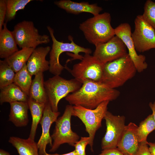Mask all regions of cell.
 <instances>
[{
    "instance_id": "cell-1",
    "label": "cell",
    "mask_w": 155,
    "mask_h": 155,
    "mask_svg": "<svg viewBox=\"0 0 155 155\" xmlns=\"http://www.w3.org/2000/svg\"><path fill=\"white\" fill-rule=\"evenodd\" d=\"M120 94L119 90L102 83L87 81L82 83L78 90L65 98L72 106H80L92 109L104 101L115 100Z\"/></svg>"
},
{
    "instance_id": "cell-2",
    "label": "cell",
    "mask_w": 155,
    "mask_h": 155,
    "mask_svg": "<svg viewBox=\"0 0 155 155\" xmlns=\"http://www.w3.org/2000/svg\"><path fill=\"white\" fill-rule=\"evenodd\" d=\"M111 21L110 13L104 12L87 19L80 24L79 28L87 40L96 46L107 42L115 35Z\"/></svg>"
},
{
    "instance_id": "cell-3",
    "label": "cell",
    "mask_w": 155,
    "mask_h": 155,
    "mask_svg": "<svg viewBox=\"0 0 155 155\" xmlns=\"http://www.w3.org/2000/svg\"><path fill=\"white\" fill-rule=\"evenodd\" d=\"M137 71L128 54L104 65L102 83L115 89L133 78Z\"/></svg>"
},
{
    "instance_id": "cell-4",
    "label": "cell",
    "mask_w": 155,
    "mask_h": 155,
    "mask_svg": "<svg viewBox=\"0 0 155 155\" xmlns=\"http://www.w3.org/2000/svg\"><path fill=\"white\" fill-rule=\"evenodd\" d=\"M52 41L51 49L49 52V71L55 75H59L64 68L66 67L63 66L59 62L60 55L64 52H71L73 53L74 59L81 60L83 56L79 54L80 53L85 54H90L92 52L90 48H86L80 46L75 43L73 38L71 36L69 38L71 42H63L57 40L55 37L53 29L49 26H47Z\"/></svg>"
},
{
    "instance_id": "cell-5",
    "label": "cell",
    "mask_w": 155,
    "mask_h": 155,
    "mask_svg": "<svg viewBox=\"0 0 155 155\" xmlns=\"http://www.w3.org/2000/svg\"><path fill=\"white\" fill-rule=\"evenodd\" d=\"M44 84L48 102L52 110L56 112L59 101L78 90L82 83L75 78L67 80L55 75L44 82Z\"/></svg>"
},
{
    "instance_id": "cell-6",
    "label": "cell",
    "mask_w": 155,
    "mask_h": 155,
    "mask_svg": "<svg viewBox=\"0 0 155 155\" xmlns=\"http://www.w3.org/2000/svg\"><path fill=\"white\" fill-rule=\"evenodd\" d=\"M109 102L104 101L92 109L80 106H73L72 116L78 118L84 125L90 138L89 145L92 152H94V141L96 133L101 127L102 121L108 111Z\"/></svg>"
},
{
    "instance_id": "cell-7",
    "label": "cell",
    "mask_w": 155,
    "mask_h": 155,
    "mask_svg": "<svg viewBox=\"0 0 155 155\" xmlns=\"http://www.w3.org/2000/svg\"><path fill=\"white\" fill-rule=\"evenodd\" d=\"M73 106L67 105L63 115L55 122V129L51 137L52 145L49 151L54 152L62 144L65 143L74 147L79 140L80 136L71 129V119Z\"/></svg>"
},
{
    "instance_id": "cell-8",
    "label": "cell",
    "mask_w": 155,
    "mask_h": 155,
    "mask_svg": "<svg viewBox=\"0 0 155 155\" xmlns=\"http://www.w3.org/2000/svg\"><path fill=\"white\" fill-rule=\"evenodd\" d=\"M16 42L21 48H36L38 45L50 41L46 34L41 35L31 21L24 20L15 25L12 31Z\"/></svg>"
},
{
    "instance_id": "cell-9",
    "label": "cell",
    "mask_w": 155,
    "mask_h": 155,
    "mask_svg": "<svg viewBox=\"0 0 155 155\" xmlns=\"http://www.w3.org/2000/svg\"><path fill=\"white\" fill-rule=\"evenodd\" d=\"M103 66L93 55L86 54L72 69H67L74 78L82 83L87 81L102 83Z\"/></svg>"
},
{
    "instance_id": "cell-10",
    "label": "cell",
    "mask_w": 155,
    "mask_h": 155,
    "mask_svg": "<svg viewBox=\"0 0 155 155\" xmlns=\"http://www.w3.org/2000/svg\"><path fill=\"white\" fill-rule=\"evenodd\" d=\"M131 38L137 51L142 53L155 49V30L142 15L137 16Z\"/></svg>"
},
{
    "instance_id": "cell-11",
    "label": "cell",
    "mask_w": 155,
    "mask_h": 155,
    "mask_svg": "<svg viewBox=\"0 0 155 155\" xmlns=\"http://www.w3.org/2000/svg\"><path fill=\"white\" fill-rule=\"evenodd\" d=\"M106 126V132L101 142L102 150L117 148L125 127V117L115 115L107 111L104 117Z\"/></svg>"
},
{
    "instance_id": "cell-12",
    "label": "cell",
    "mask_w": 155,
    "mask_h": 155,
    "mask_svg": "<svg viewBox=\"0 0 155 155\" xmlns=\"http://www.w3.org/2000/svg\"><path fill=\"white\" fill-rule=\"evenodd\" d=\"M95 46L93 55L104 65L128 54L124 43L116 35L107 42Z\"/></svg>"
},
{
    "instance_id": "cell-13",
    "label": "cell",
    "mask_w": 155,
    "mask_h": 155,
    "mask_svg": "<svg viewBox=\"0 0 155 155\" xmlns=\"http://www.w3.org/2000/svg\"><path fill=\"white\" fill-rule=\"evenodd\" d=\"M115 35L120 38L128 51V53L137 70L140 73L147 68L148 65L144 55L137 53L131 35V28L128 23H121L115 28Z\"/></svg>"
},
{
    "instance_id": "cell-14",
    "label": "cell",
    "mask_w": 155,
    "mask_h": 155,
    "mask_svg": "<svg viewBox=\"0 0 155 155\" xmlns=\"http://www.w3.org/2000/svg\"><path fill=\"white\" fill-rule=\"evenodd\" d=\"M60 114L59 112L53 111L48 102L46 104L42 117L40 122L42 127L41 135L37 143L39 155L46 154L47 145L51 147L52 145L53 140L50 131L52 124L55 122Z\"/></svg>"
},
{
    "instance_id": "cell-15",
    "label": "cell",
    "mask_w": 155,
    "mask_h": 155,
    "mask_svg": "<svg viewBox=\"0 0 155 155\" xmlns=\"http://www.w3.org/2000/svg\"><path fill=\"white\" fill-rule=\"evenodd\" d=\"M138 126L130 122L126 125L117 148L125 155H136L140 143L137 134Z\"/></svg>"
},
{
    "instance_id": "cell-16",
    "label": "cell",
    "mask_w": 155,
    "mask_h": 155,
    "mask_svg": "<svg viewBox=\"0 0 155 155\" xmlns=\"http://www.w3.org/2000/svg\"><path fill=\"white\" fill-rule=\"evenodd\" d=\"M51 50V47L48 46L34 49L26 64L28 71L31 75L49 70V63L46 58Z\"/></svg>"
},
{
    "instance_id": "cell-17",
    "label": "cell",
    "mask_w": 155,
    "mask_h": 155,
    "mask_svg": "<svg viewBox=\"0 0 155 155\" xmlns=\"http://www.w3.org/2000/svg\"><path fill=\"white\" fill-rule=\"evenodd\" d=\"M54 3L68 13L76 15L87 12L95 16L100 14L102 10V7L96 3L90 4L86 2H77L70 0H61L55 1Z\"/></svg>"
},
{
    "instance_id": "cell-18",
    "label": "cell",
    "mask_w": 155,
    "mask_h": 155,
    "mask_svg": "<svg viewBox=\"0 0 155 155\" xmlns=\"http://www.w3.org/2000/svg\"><path fill=\"white\" fill-rule=\"evenodd\" d=\"M9 121L18 127H25L29 122L27 102H15L11 103Z\"/></svg>"
},
{
    "instance_id": "cell-19",
    "label": "cell",
    "mask_w": 155,
    "mask_h": 155,
    "mask_svg": "<svg viewBox=\"0 0 155 155\" xmlns=\"http://www.w3.org/2000/svg\"><path fill=\"white\" fill-rule=\"evenodd\" d=\"M3 26L0 31V57L5 59L19 50L12 32L7 28L6 22Z\"/></svg>"
},
{
    "instance_id": "cell-20",
    "label": "cell",
    "mask_w": 155,
    "mask_h": 155,
    "mask_svg": "<svg viewBox=\"0 0 155 155\" xmlns=\"http://www.w3.org/2000/svg\"><path fill=\"white\" fill-rule=\"evenodd\" d=\"M0 103H9L15 102H28L29 96L13 83L1 89Z\"/></svg>"
},
{
    "instance_id": "cell-21",
    "label": "cell",
    "mask_w": 155,
    "mask_h": 155,
    "mask_svg": "<svg viewBox=\"0 0 155 155\" xmlns=\"http://www.w3.org/2000/svg\"><path fill=\"white\" fill-rule=\"evenodd\" d=\"M8 142L16 148L19 155H39L37 143L29 137L24 139L12 136Z\"/></svg>"
},
{
    "instance_id": "cell-22",
    "label": "cell",
    "mask_w": 155,
    "mask_h": 155,
    "mask_svg": "<svg viewBox=\"0 0 155 155\" xmlns=\"http://www.w3.org/2000/svg\"><path fill=\"white\" fill-rule=\"evenodd\" d=\"M44 82L43 73L40 72L35 75L30 89L29 96L38 102L46 104L48 101Z\"/></svg>"
},
{
    "instance_id": "cell-23",
    "label": "cell",
    "mask_w": 155,
    "mask_h": 155,
    "mask_svg": "<svg viewBox=\"0 0 155 155\" xmlns=\"http://www.w3.org/2000/svg\"><path fill=\"white\" fill-rule=\"evenodd\" d=\"M27 102L32 117L31 129L28 137L34 140L38 125L42 117L46 104L38 102L30 98Z\"/></svg>"
},
{
    "instance_id": "cell-24",
    "label": "cell",
    "mask_w": 155,
    "mask_h": 155,
    "mask_svg": "<svg viewBox=\"0 0 155 155\" xmlns=\"http://www.w3.org/2000/svg\"><path fill=\"white\" fill-rule=\"evenodd\" d=\"M34 49L29 48L22 49L4 60L16 73L26 64Z\"/></svg>"
},
{
    "instance_id": "cell-25",
    "label": "cell",
    "mask_w": 155,
    "mask_h": 155,
    "mask_svg": "<svg viewBox=\"0 0 155 155\" xmlns=\"http://www.w3.org/2000/svg\"><path fill=\"white\" fill-rule=\"evenodd\" d=\"M32 77L26 64L20 71L16 73L13 82L28 96L32 81Z\"/></svg>"
},
{
    "instance_id": "cell-26",
    "label": "cell",
    "mask_w": 155,
    "mask_h": 155,
    "mask_svg": "<svg viewBox=\"0 0 155 155\" xmlns=\"http://www.w3.org/2000/svg\"><path fill=\"white\" fill-rule=\"evenodd\" d=\"M155 130V123L152 114H150L138 126L137 134L140 143L147 142L148 135Z\"/></svg>"
},
{
    "instance_id": "cell-27",
    "label": "cell",
    "mask_w": 155,
    "mask_h": 155,
    "mask_svg": "<svg viewBox=\"0 0 155 155\" xmlns=\"http://www.w3.org/2000/svg\"><path fill=\"white\" fill-rule=\"evenodd\" d=\"M16 73L4 60H0V88L13 83Z\"/></svg>"
},
{
    "instance_id": "cell-28",
    "label": "cell",
    "mask_w": 155,
    "mask_h": 155,
    "mask_svg": "<svg viewBox=\"0 0 155 155\" xmlns=\"http://www.w3.org/2000/svg\"><path fill=\"white\" fill-rule=\"evenodd\" d=\"M33 0H5L7 5L6 22L14 20L17 12L24 9L25 6Z\"/></svg>"
},
{
    "instance_id": "cell-29",
    "label": "cell",
    "mask_w": 155,
    "mask_h": 155,
    "mask_svg": "<svg viewBox=\"0 0 155 155\" xmlns=\"http://www.w3.org/2000/svg\"><path fill=\"white\" fill-rule=\"evenodd\" d=\"M142 15L155 30V2L151 0H147L144 4Z\"/></svg>"
},
{
    "instance_id": "cell-30",
    "label": "cell",
    "mask_w": 155,
    "mask_h": 155,
    "mask_svg": "<svg viewBox=\"0 0 155 155\" xmlns=\"http://www.w3.org/2000/svg\"><path fill=\"white\" fill-rule=\"evenodd\" d=\"M90 138L89 137H81L74 145L76 155H86L85 149L86 146L89 145Z\"/></svg>"
},
{
    "instance_id": "cell-31",
    "label": "cell",
    "mask_w": 155,
    "mask_h": 155,
    "mask_svg": "<svg viewBox=\"0 0 155 155\" xmlns=\"http://www.w3.org/2000/svg\"><path fill=\"white\" fill-rule=\"evenodd\" d=\"M5 0H0V31L2 29L7 12Z\"/></svg>"
},
{
    "instance_id": "cell-32",
    "label": "cell",
    "mask_w": 155,
    "mask_h": 155,
    "mask_svg": "<svg viewBox=\"0 0 155 155\" xmlns=\"http://www.w3.org/2000/svg\"><path fill=\"white\" fill-rule=\"evenodd\" d=\"M136 155H152L149 149L148 142L140 143Z\"/></svg>"
},
{
    "instance_id": "cell-33",
    "label": "cell",
    "mask_w": 155,
    "mask_h": 155,
    "mask_svg": "<svg viewBox=\"0 0 155 155\" xmlns=\"http://www.w3.org/2000/svg\"><path fill=\"white\" fill-rule=\"evenodd\" d=\"M97 155H125L121 152L117 148L103 150Z\"/></svg>"
},
{
    "instance_id": "cell-34",
    "label": "cell",
    "mask_w": 155,
    "mask_h": 155,
    "mask_svg": "<svg viewBox=\"0 0 155 155\" xmlns=\"http://www.w3.org/2000/svg\"><path fill=\"white\" fill-rule=\"evenodd\" d=\"M149 150L152 155H155V142H148Z\"/></svg>"
},
{
    "instance_id": "cell-35",
    "label": "cell",
    "mask_w": 155,
    "mask_h": 155,
    "mask_svg": "<svg viewBox=\"0 0 155 155\" xmlns=\"http://www.w3.org/2000/svg\"><path fill=\"white\" fill-rule=\"evenodd\" d=\"M149 106L152 111L154 120L155 123V100L153 102H150Z\"/></svg>"
},
{
    "instance_id": "cell-36",
    "label": "cell",
    "mask_w": 155,
    "mask_h": 155,
    "mask_svg": "<svg viewBox=\"0 0 155 155\" xmlns=\"http://www.w3.org/2000/svg\"><path fill=\"white\" fill-rule=\"evenodd\" d=\"M43 155H76L75 151V150L71 152L63 154H59L57 153L54 154H49L46 153V154Z\"/></svg>"
},
{
    "instance_id": "cell-37",
    "label": "cell",
    "mask_w": 155,
    "mask_h": 155,
    "mask_svg": "<svg viewBox=\"0 0 155 155\" xmlns=\"http://www.w3.org/2000/svg\"><path fill=\"white\" fill-rule=\"evenodd\" d=\"M0 155H11L10 154L2 149L0 150Z\"/></svg>"
}]
</instances>
